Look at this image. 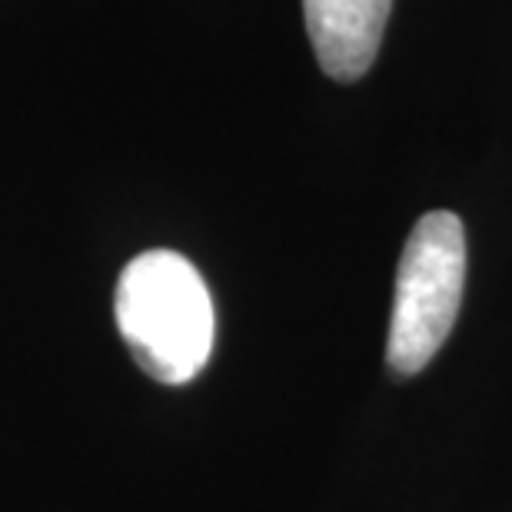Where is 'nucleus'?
I'll return each mask as SVG.
<instances>
[{
    "label": "nucleus",
    "mask_w": 512,
    "mask_h": 512,
    "mask_svg": "<svg viewBox=\"0 0 512 512\" xmlns=\"http://www.w3.org/2000/svg\"><path fill=\"white\" fill-rule=\"evenodd\" d=\"M114 316L130 356L153 380L183 386L210 363L217 313L187 256L147 250L130 260L117 283Z\"/></svg>",
    "instance_id": "f257e3e1"
},
{
    "label": "nucleus",
    "mask_w": 512,
    "mask_h": 512,
    "mask_svg": "<svg viewBox=\"0 0 512 512\" xmlns=\"http://www.w3.org/2000/svg\"><path fill=\"white\" fill-rule=\"evenodd\" d=\"M466 280V233L456 213L433 210L416 220L396 270L386 363L413 376L439 353L456 323Z\"/></svg>",
    "instance_id": "f03ea898"
},
{
    "label": "nucleus",
    "mask_w": 512,
    "mask_h": 512,
    "mask_svg": "<svg viewBox=\"0 0 512 512\" xmlns=\"http://www.w3.org/2000/svg\"><path fill=\"white\" fill-rule=\"evenodd\" d=\"M393 0H303L306 34L333 80L363 77L383 44Z\"/></svg>",
    "instance_id": "7ed1b4c3"
}]
</instances>
